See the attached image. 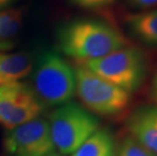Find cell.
<instances>
[{
  "label": "cell",
  "mask_w": 157,
  "mask_h": 156,
  "mask_svg": "<svg viewBox=\"0 0 157 156\" xmlns=\"http://www.w3.org/2000/svg\"><path fill=\"white\" fill-rule=\"evenodd\" d=\"M57 42L65 55L77 61L105 57L129 45L117 28L93 18H76L65 22L57 32Z\"/></svg>",
  "instance_id": "obj_1"
},
{
  "label": "cell",
  "mask_w": 157,
  "mask_h": 156,
  "mask_svg": "<svg viewBox=\"0 0 157 156\" xmlns=\"http://www.w3.org/2000/svg\"><path fill=\"white\" fill-rule=\"evenodd\" d=\"M31 84L43 107H57L70 101L75 94V71L55 52L44 53L33 68Z\"/></svg>",
  "instance_id": "obj_2"
},
{
  "label": "cell",
  "mask_w": 157,
  "mask_h": 156,
  "mask_svg": "<svg viewBox=\"0 0 157 156\" xmlns=\"http://www.w3.org/2000/svg\"><path fill=\"white\" fill-rule=\"evenodd\" d=\"M48 122L54 147L63 155L75 152L98 128V121L73 102L53 111Z\"/></svg>",
  "instance_id": "obj_3"
},
{
  "label": "cell",
  "mask_w": 157,
  "mask_h": 156,
  "mask_svg": "<svg viewBox=\"0 0 157 156\" xmlns=\"http://www.w3.org/2000/svg\"><path fill=\"white\" fill-rule=\"evenodd\" d=\"M77 63L127 92L136 90L145 74L144 57L139 50L129 46L105 57Z\"/></svg>",
  "instance_id": "obj_4"
},
{
  "label": "cell",
  "mask_w": 157,
  "mask_h": 156,
  "mask_svg": "<svg viewBox=\"0 0 157 156\" xmlns=\"http://www.w3.org/2000/svg\"><path fill=\"white\" fill-rule=\"evenodd\" d=\"M76 90L83 105L95 114L113 116L122 112L130 101L129 92L76 64Z\"/></svg>",
  "instance_id": "obj_5"
},
{
  "label": "cell",
  "mask_w": 157,
  "mask_h": 156,
  "mask_svg": "<svg viewBox=\"0 0 157 156\" xmlns=\"http://www.w3.org/2000/svg\"><path fill=\"white\" fill-rule=\"evenodd\" d=\"M44 107L25 83L0 84V124L9 129L38 118Z\"/></svg>",
  "instance_id": "obj_6"
},
{
  "label": "cell",
  "mask_w": 157,
  "mask_h": 156,
  "mask_svg": "<svg viewBox=\"0 0 157 156\" xmlns=\"http://www.w3.org/2000/svg\"><path fill=\"white\" fill-rule=\"evenodd\" d=\"M3 145L10 156H46L55 149L49 122L40 117L9 129Z\"/></svg>",
  "instance_id": "obj_7"
},
{
  "label": "cell",
  "mask_w": 157,
  "mask_h": 156,
  "mask_svg": "<svg viewBox=\"0 0 157 156\" xmlns=\"http://www.w3.org/2000/svg\"><path fill=\"white\" fill-rule=\"evenodd\" d=\"M128 128L136 141L157 156V107L139 108L130 118Z\"/></svg>",
  "instance_id": "obj_8"
},
{
  "label": "cell",
  "mask_w": 157,
  "mask_h": 156,
  "mask_svg": "<svg viewBox=\"0 0 157 156\" xmlns=\"http://www.w3.org/2000/svg\"><path fill=\"white\" fill-rule=\"evenodd\" d=\"M34 60L26 53L0 52V80L3 83L18 81L34 68Z\"/></svg>",
  "instance_id": "obj_9"
},
{
  "label": "cell",
  "mask_w": 157,
  "mask_h": 156,
  "mask_svg": "<svg viewBox=\"0 0 157 156\" xmlns=\"http://www.w3.org/2000/svg\"><path fill=\"white\" fill-rule=\"evenodd\" d=\"M126 24L136 38L147 45L157 46V9L128 14Z\"/></svg>",
  "instance_id": "obj_10"
},
{
  "label": "cell",
  "mask_w": 157,
  "mask_h": 156,
  "mask_svg": "<svg viewBox=\"0 0 157 156\" xmlns=\"http://www.w3.org/2000/svg\"><path fill=\"white\" fill-rule=\"evenodd\" d=\"M23 25L22 9L0 11V52L10 51L17 45Z\"/></svg>",
  "instance_id": "obj_11"
},
{
  "label": "cell",
  "mask_w": 157,
  "mask_h": 156,
  "mask_svg": "<svg viewBox=\"0 0 157 156\" xmlns=\"http://www.w3.org/2000/svg\"><path fill=\"white\" fill-rule=\"evenodd\" d=\"M71 156H115L112 135L105 130L95 131Z\"/></svg>",
  "instance_id": "obj_12"
},
{
  "label": "cell",
  "mask_w": 157,
  "mask_h": 156,
  "mask_svg": "<svg viewBox=\"0 0 157 156\" xmlns=\"http://www.w3.org/2000/svg\"><path fill=\"white\" fill-rule=\"evenodd\" d=\"M118 156H156L151 151L136 141L133 137H127L123 142Z\"/></svg>",
  "instance_id": "obj_13"
},
{
  "label": "cell",
  "mask_w": 157,
  "mask_h": 156,
  "mask_svg": "<svg viewBox=\"0 0 157 156\" xmlns=\"http://www.w3.org/2000/svg\"><path fill=\"white\" fill-rule=\"evenodd\" d=\"M79 7L85 9H101L111 5L115 0H70Z\"/></svg>",
  "instance_id": "obj_14"
},
{
  "label": "cell",
  "mask_w": 157,
  "mask_h": 156,
  "mask_svg": "<svg viewBox=\"0 0 157 156\" xmlns=\"http://www.w3.org/2000/svg\"><path fill=\"white\" fill-rule=\"evenodd\" d=\"M126 4L133 9L138 10H149L157 5V0H125Z\"/></svg>",
  "instance_id": "obj_15"
},
{
  "label": "cell",
  "mask_w": 157,
  "mask_h": 156,
  "mask_svg": "<svg viewBox=\"0 0 157 156\" xmlns=\"http://www.w3.org/2000/svg\"><path fill=\"white\" fill-rule=\"evenodd\" d=\"M17 0H0V11L9 9Z\"/></svg>",
  "instance_id": "obj_16"
},
{
  "label": "cell",
  "mask_w": 157,
  "mask_h": 156,
  "mask_svg": "<svg viewBox=\"0 0 157 156\" xmlns=\"http://www.w3.org/2000/svg\"><path fill=\"white\" fill-rule=\"evenodd\" d=\"M152 92L157 101V71L155 73L154 78H153V81H152Z\"/></svg>",
  "instance_id": "obj_17"
},
{
  "label": "cell",
  "mask_w": 157,
  "mask_h": 156,
  "mask_svg": "<svg viewBox=\"0 0 157 156\" xmlns=\"http://www.w3.org/2000/svg\"><path fill=\"white\" fill-rule=\"evenodd\" d=\"M46 156H65V155H63L61 153H56V152H51V153H49L48 155H46Z\"/></svg>",
  "instance_id": "obj_18"
},
{
  "label": "cell",
  "mask_w": 157,
  "mask_h": 156,
  "mask_svg": "<svg viewBox=\"0 0 157 156\" xmlns=\"http://www.w3.org/2000/svg\"><path fill=\"white\" fill-rule=\"evenodd\" d=\"M0 84H3V82H2L1 80H0Z\"/></svg>",
  "instance_id": "obj_19"
}]
</instances>
